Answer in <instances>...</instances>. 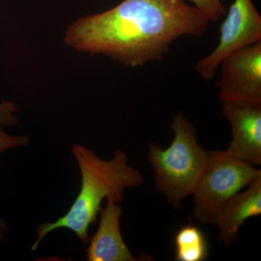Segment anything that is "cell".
<instances>
[{
  "instance_id": "1",
  "label": "cell",
  "mask_w": 261,
  "mask_h": 261,
  "mask_svg": "<svg viewBox=\"0 0 261 261\" xmlns=\"http://www.w3.org/2000/svg\"><path fill=\"white\" fill-rule=\"evenodd\" d=\"M209 23L185 0H123L104 13L75 21L65 40L77 50L142 66L161 61L178 38L202 37Z\"/></svg>"
},
{
  "instance_id": "6",
  "label": "cell",
  "mask_w": 261,
  "mask_h": 261,
  "mask_svg": "<svg viewBox=\"0 0 261 261\" xmlns=\"http://www.w3.org/2000/svg\"><path fill=\"white\" fill-rule=\"evenodd\" d=\"M220 65L221 102L261 104V42L233 51Z\"/></svg>"
},
{
  "instance_id": "7",
  "label": "cell",
  "mask_w": 261,
  "mask_h": 261,
  "mask_svg": "<svg viewBox=\"0 0 261 261\" xmlns=\"http://www.w3.org/2000/svg\"><path fill=\"white\" fill-rule=\"evenodd\" d=\"M222 113L232 135L226 150L251 166H261V104L226 101Z\"/></svg>"
},
{
  "instance_id": "4",
  "label": "cell",
  "mask_w": 261,
  "mask_h": 261,
  "mask_svg": "<svg viewBox=\"0 0 261 261\" xmlns=\"http://www.w3.org/2000/svg\"><path fill=\"white\" fill-rule=\"evenodd\" d=\"M260 176V169L226 150L209 152L205 170L192 194L194 219L200 224H214L225 204Z\"/></svg>"
},
{
  "instance_id": "2",
  "label": "cell",
  "mask_w": 261,
  "mask_h": 261,
  "mask_svg": "<svg viewBox=\"0 0 261 261\" xmlns=\"http://www.w3.org/2000/svg\"><path fill=\"white\" fill-rule=\"evenodd\" d=\"M72 152L81 173L80 191L68 212L54 222L41 224L36 229L37 238L31 250L35 251L46 236L59 228L74 233L82 243H89V229L97 222L98 214L104 200L119 203L125 190L143 183L139 170L130 167L127 154L121 149L112 159L105 161L83 145H75Z\"/></svg>"
},
{
  "instance_id": "14",
  "label": "cell",
  "mask_w": 261,
  "mask_h": 261,
  "mask_svg": "<svg viewBox=\"0 0 261 261\" xmlns=\"http://www.w3.org/2000/svg\"><path fill=\"white\" fill-rule=\"evenodd\" d=\"M8 226L3 218L0 217V243L4 240L5 235L8 233Z\"/></svg>"
},
{
  "instance_id": "12",
  "label": "cell",
  "mask_w": 261,
  "mask_h": 261,
  "mask_svg": "<svg viewBox=\"0 0 261 261\" xmlns=\"http://www.w3.org/2000/svg\"><path fill=\"white\" fill-rule=\"evenodd\" d=\"M29 143L30 139L27 136L8 135L0 126V154L8 149L27 147Z\"/></svg>"
},
{
  "instance_id": "11",
  "label": "cell",
  "mask_w": 261,
  "mask_h": 261,
  "mask_svg": "<svg viewBox=\"0 0 261 261\" xmlns=\"http://www.w3.org/2000/svg\"><path fill=\"white\" fill-rule=\"evenodd\" d=\"M197 9L205 15L209 21L216 22L226 13L221 0H190Z\"/></svg>"
},
{
  "instance_id": "8",
  "label": "cell",
  "mask_w": 261,
  "mask_h": 261,
  "mask_svg": "<svg viewBox=\"0 0 261 261\" xmlns=\"http://www.w3.org/2000/svg\"><path fill=\"white\" fill-rule=\"evenodd\" d=\"M100 221L96 233L89 239L86 252L89 261H137L128 248L121 231L122 207L107 200L99 211Z\"/></svg>"
},
{
  "instance_id": "13",
  "label": "cell",
  "mask_w": 261,
  "mask_h": 261,
  "mask_svg": "<svg viewBox=\"0 0 261 261\" xmlns=\"http://www.w3.org/2000/svg\"><path fill=\"white\" fill-rule=\"evenodd\" d=\"M18 108L9 101L0 102V126H13L18 123Z\"/></svg>"
},
{
  "instance_id": "5",
  "label": "cell",
  "mask_w": 261,
  "mask_h": 261,
  "mask_svg": "<svg viewBox=\"0 0 261 261\" xmlns=\"http://www.w3.org/2000/svg\"><path fill=\"white\" fill-rule=\"evenodd\" d=\"M259 42H261V16L252 0H233L220 28L217 47L196 63L195 69L202 79L210 81L226 56Z\"/></svg>"
},
{
  "instance_id": "3",
  "label": "cell",
  "mask_w": 261,
  "mask_h": 261,
  "mask_svg": "<svg viewBox=\"0 0 261 261\" xmlns=\"http://www.w3.org/2000/svg\"><path fill=\"white\" fill-rule=\"evenodd\" d=\"M174 137L164 149L150 144L147 159L154 173L156 188L173 208H179L182 201L195 190L208 161L209 152L197 142L193 125L182 113L171 122Z\"/></svg>"
},
{
  "instance_id": "10",
  "label": "cell",
  "mask_w": 261,
  "mask_h": 261,
  "mask_svg": "<svg viewBox=\"0 0 261 261\" xmlns=\"http://www.w3.org/2000/svg\"><path fill=\"white\" fill-rule=\"evenodd\" d=\"M175 260L204 261L209 254L205 233L198 226L187 224L178 230L174 238Z\"/></svg>"
},
{
  "instance_id": "9",
  "label": "cell",
  "mask_w": 261,
  "mask_h": 261,
  "mask_svg": "<svg viewBox=\"0 0 261 261\" xmlns=\"http://www.w3.org/2000/svg\"><path fill=\"white\" fill-rule=\"evenodd\" d=\"M260 214L261 176L245 191L233 196L219 211L214 223L219 231V241L229 247L237 241L239 231L245 221Z\"/></svg>"
}]
</instances>
